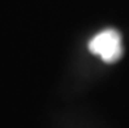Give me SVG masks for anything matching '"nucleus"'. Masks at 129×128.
<instances>
[{
	"label": "nucleus",
	"instance_id": "1",
	"mask_svg": "<svg viewBox=\"0 0 129 128\" xmlns=\"http://www.w3.org/2000/svg\"><path fill=\"white\" fill-rule=\"evenodd\" d=\"M89 50L94 55H99L103 62L115 63L123 55L121 35L115 29H106L91 38Z\"/></svg>",
	"mask_w": 129,
	"mask_h": 128
}]
</instances>
